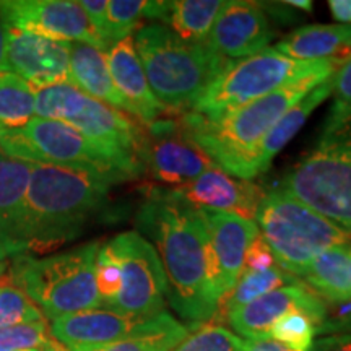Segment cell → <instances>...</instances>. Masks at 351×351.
I'll return each instance as SVG.
<instances>
[{
  "mask_svg": "<svg viewBox=\"0 0 351 351\" xmlns=\"http://www.w3.org/2000/svg\"><path fill=\"white\" fill-rule=\"evenodd\" d=\"M34 117L72 125L95 143L143 166L145 129L127 114L91 98L70 83L36 90Z\"/></svg>",
  "mask_w": 351,
  "mask_h": 351,
  "instance_id": "obj_10",
  "label": "cell"
},
{
  "mask_svg": "<svg viewBox=\"0 0 351 351\" xmlns=\"http://www.w3.org/2000/svg\"><path fill=\"white\" fill-rule=\"evenodd\" d=\"M244 340L221 326H205L189 333L173 351H243Z\"/></svg>",
  "mask_w": 351,
  "mask_h": 351,
  "instance_id": "obj_34",
  "label": "cell"
},
{
  "mask_svg": "<svg viewBox=\"0 0 351 351\" xmlns=\"http://www.w3.org/2000/svg\"><path fill=\"white\" fill-rule=\"evenodd\" d=\"M225 7L221 0H169L148 2L145 20L161 23L187 43H207L218 13Z\"/></svg>",
  "mask_w": 351,
  "mask_h": 351,
  "instance_id": "obj_24",
  "label": "cell"
},
{
  "mask_svg": "<svg viewBox=\"0 0 351 351\" xmlns=\"http://www.w3.org/2000/svg\"><path fill=\"white\" fill-rule=\"evenodd\" d=\"M333 75L335 73L306 78L218 116L184 112L179 122L219 168L231 158L256 147L298 101Z\"/></svg>",
  "mask_w": 351,
  "mask_h": 351,
  "instance_id": "obj_5",
  "label": "cell"
},
{
  "mask_svg": "<svg viewBox=\"0 0 351 351\" xmlns=\"http://www.w3.org/2000/svg\"><path fill=\"white\" fill-rule=\"evenodd\" d=\"M36 90L13 72H0V130L21 129L34 117Z\"/></svg>",
  "mask_w": 351,
  "mask_h": 351,
  "instance_id": "obj_29",
  "label": "cell"
},
{
  "mask_svg": "<svg viewBox=\"0 0 351 351\" xmlns=\"http://www.w3.org/2000/svg\"><path fill=\"white\" fill-rule=\"evenodd\" d=\"M99 245L88 243L47 257H13L8 271L12 285L20 288L49 320L101 307L103 301L96 287Z\"/></svg>",
  "mask_w": 351,
  "mask_h": 351,
  "instance_id": "obj_6",
  "label": "cell"
},
{
  "mask_svg": "<svg viewBox=\"0 0 351 351\" xmlns=\"http://www.w3.org/2000/svg\"><path fill=\"white\" fill-rule=\"evenodd\" d=\"M106 60L117 90L129 101L135 117L145 125L168 114L163 104L153 95L147 75L134 46V38H125L112 44L106 51Z\"/></svg>",
  "mask_w": 351,
  "mask_h": 351,
  "instance_id": "obj_21",
  "label": "cell"
},
{
  "mask_svg": "<svg viewBox=\"0 0 351 351\" xmlns=\"http://www.w3.org/2000/svg\"><path fill=\"white\" fill-rule=\"evenodd\" d=\"M343 62H301L280 54L275 47H267L245 59L231 60L189 112L218 116L306 78L332 75L339 72Z\"/></svg>",
  "mask_w": 351,
  "mask_h": 351,
  "instance_id": "obj_9",
  "label": "cell"
},
{
  "mask_svg": "<svg viewBox=\"0 0 351 351\" xmlns=\"http://www.w3.org/2000/svg\"><path fill=\"white\" fill-rule=\"evenodd\" d=\"M80 5L83 12L86 13L88 20L96 32V34L103 39V43L108 44V0H82Z\"/></svg>",
  "mask_w": 351,
  "mask_h": 351,
  "instance_id": "obj_38",
  "label": "cell"
},
{
  "mask_svg": "<svg viewBox=\"0 0 351 351\" xmlns=\"http://www.w3.org/2000/svg\"><path fill=\"white\" fill-rule=\"evenodd\" d=\"M210 238V275L215 296L221 302L243 274L249 245L261 232L256 221L238 215L199 210Z\"/></svg>",
  "mask_w": 351,
  "mask_h": 351,
  "instance_id": "obj_14",
  "label": "cell"
},
{
  "mask_svg": "<svg viewBox=\"0 0 351 351\" xmlns=\"http://www.w3.org/2000/svg\"><path fill=\"white\" fill-rule=\"evenodd\" d=\"M243 351H293L287 346L278 343L271 339H261V340H244Z\"/></svg>",
  "mask_w": 351,
  "mask_h": 351,
  "instance_id": "obj_42",
  "label": "cell"
},
{
  "mask_svg": "<svg viewBox=\"0 0 351 351\" xmlns=\"http://www.w3.org/2000/svg\"><path fill=\"white\" fill-rule=\"evenodd\" d=\"M0 21L20 32L62 43L90 44L106 52L103 43L83 12L72 0H0Z\"/></svg>",
  "mask_w": 351,
  "mask_h": 351,
  "instance_id": "obj_13",
  "label": "cell"
},
{
  "mask_svg": "<svg viewBox=\"0 0 351 351\" xmlns=\"http://www.w3.org/2000/svg\"><path fill=\"white\" fill-rule=\"evenodd\" d=\"M33 163L0 152V262L19 256V231Z\"/></svg>",
  "mask_w": 351,
  "mask_h": 351,
  "instance_id": "obj_22",
  "label": "cell"
},
{
  "mask_svg": "<svg viewBox=\"0 0 351 351\" xmlns=\"http://www.w3.org/2000/svg\"><path fill=\"white\" fill-rule=\"evenodd\" d=\"M134 46L155 98L168 112H189L210 83L231 60L207 43H187L161 23H147L135 32Z\"/></svg>",
  "mask_w": 351,
  "mask_h": 351,
  "instance_id": "obj_3",
  "label": "cell"
},
{
  "mask_svg": "<svg viewBox=\"0 0 351 351\" xmlns=\"http://www.w3.org/2000/svg\"><path fill=\"white\" fill-rule=\"evenodd\" d=\"M258 232L280 269L300 276L327 249L351 244V232L282 189L265 192L256 215Z\"/></svg>",
  "mask_w": 351,
  "mask_h": 351,
  "instance_id": "obj_8",
  "label": "cell"
},
{
  "mask_svg": "<svg viewBox=\"0 0 351 351\" xmlns=\"http://www.w3.org/2000/svg\"><path fill=\"white\" fill-rule=\"evenodd\" d=\"M147 0H109L108 2V44L130 38L145 19Z\"/></svg>",
  "mask_w": 351,
  "mask_h": 351,
  "instance_id": "obj_31",
  "label": "cell"
},
{
  "mask_svg": "<svg viewBox=\"0 0 351 351\" xmlns=\"http://www.w3.org/2000/svg\"><path fill=\"white\" fill-rule=\"evenodd\" d=\"M3 271H5V263H3V262H0V275H2Z\"/></svg>",
  "mask_w": 351,
  "mask_h": 351,
  "instance_id": "obj_46",
  "label": "cell"
},
{
  "mask_svg": "<svg viewBox=\"0 0 351 351\" xmlns=\"http://www.w3.org/2000/svg\"><path fill=\"white\" fill-rule=\"evenodd\" d=\"M333 104L328 114H337L351 108V57L345 60L333 78Z\"/></svg>",
  "mask_w": 351,
  "mask_h": 351,
  "instance_id": "obj_36",
  "label": "cell"
},
{
  "mask_svg": "<svg viewBox=\"0 0 351 351\" xmlns=\"http://www.w3.org/2000/svg\"><path fill=\"white\" fill-rule=\"evenodd\" d=\"M309 351H351V332L324 335L314 341Z\"/></svg>",
  "mask_w": 351,
  "mask_h": 351,
  "instance_id": "obj_40",
  "label": "cell"
},
{
  "mask_svg": "<svg viewBox=\"0 0 351 351\" xmlns=\"http://www.w3.org/2000/svg\"><path fill=\"white\" fill-rule=\"evenodd\" d=\"M137 232L160 257L166 300L197 330L217 317L219 301L210 275V238L200 212L174 189H153L135 217Z\"/></svg>",
  "mask_w": 351,
  "mask_h": 351,
  "instance_id": "obj_1",
  "label": "cell"
},
{
  "mask_svg": "<svg viewBox=\"0 0 351 351\" xmlns=\"http://www.w3.org/2000/svg\"><path fill=\"white\" fill-rule=\"evenodd\" d=\"M191 328L165 313L150 317L137 332L93 351H173Z\"/></svg>",
  "mask_w": 351,
  "mask_h": 351,
  "instance_id": "obj_27",
  "label": "cell"
},
{
  "mask_svg": "<svg viewBox=\"0 0 351 351\" xmlns=\"http://www.w3.org/2000/svg\"><path fill=\"white\" fill-rule=\"evenodd\" d=\"M300 282L326 304L351 302V244L335 245L315 257Z\"/></svg>",
  "mask_w": 351,
  "mask_h": 351,
  "instance_id": "obj_26",
  "label": "cell"
},
{
  "mask_svg": "<svg viewBox=\"0 0 351 351\" xmlns=\"http://www.w3.org/2000/svg\"><path fill=\"white\" fill-rule=\"evenodd\" d=\"M278 265L275 261V256L271 254L269 244L263 241L261 234L252 241L249 245L247 252H245L244 258V269L243 270H252V271H263L274 269Z\"/></svg>",
  "mask_w": 351,
  "mask_h": 351,
  "instance_id": "obj_37",
  "label": "cell"
},
{
  "mask_svg": "<svg viewBox=\"0 0 351 351\" xmlns=\"http://www.w3.org/2000/svg\"><path fill=\"white\" fill-rule=\"evenodd\" d=\"M346 306L340 311L335 317H327L326 322L319 327L317 333H324V335H328V333H348L351 332V302H346Z\"/></svg>",
  "mask_w": 351,
  "mask_h": 351,
  "instance_id": "obj_39",
  "label": "cell"
},
{
  "mask_svg": "<svg viewBox=\"0 0 351 351\" xmlns=\"http://www.w3.org/2000/svg\"><path fill=\"white\" fill-rule=\"evenodd\" d=\"M148 319L130 317L108 307L51 320V333L65 351H93L132 335Z\"/></svg>",
  "mask_w": 351,
  "mask_h": 351,
  "instance_id": "obj_20",
  "label": "cell"
},
{
  "mask_svg": "<svg viewBox=\"0 0 351 351\" xmlns=\"http://www.w3.org/2000/svg\"><path fill=\"white\" fill-rule=\"evenodd\" d=\"M276 51L301 62L351 57V25H307L276 43Z\"/></svg>",
  "mask_w": 351,
  "mask_h": 351,
  "instance_id": "obj_25",
  "label": "cell"
},
{
  "mask_svg": "<svg viewBox=\"0 0 351 351\" xmlns=\"http://www.w3.org/2000/svg\"><path fill=\"white\" fill-rule=\"evenodd\" d=\"M291 311L306 313L317 324V330L328 317L326 302L300 282L267 293L258 300L231 311L226 314V320L238 337L241 335L244 340H261L269 339L270 328L276 320Z\"/></svg>",
  "mask_w": 351,
  "mask_h": 351,
  "instance_id": "obj_15",
  "label": "cell"
},
{
  "mask_svg": "<svg viewBox=\"0 0 351 351\" xmlns=\"http://www.w3.org/2000/svg\"><path fill=\"white\" fill-rule=\"evenodd\" d=\"M317 335V324L302 311H291L275 322L269 339L293 351H309Z\"/></svg>",
  "mask_w": 351,
  "mask_h": 351,
  "instance_id": "obj_30",
  "label": "cell"
},
{
  "mask_svg": "<svg viewBox=\"0 0 351 351\" xmlns=\"http://www.w3.org/2000/svg\"><path fill=\"white\" fill-rule=\"evenodd\" d=\"M142 163L156 182L181 187L217 166L186 134L179 119H158L147 125Z\"/></svg>",
  "mask_w": 351,
  "mask_h": 351,
  "instance_id": "obj_12",
  "label": "cell"
},
{
  "mask_svg": "<svg viewBox=\"0 0 351 351\" xmlns=\"http://www.w3.org/2000/svg\"><path fill=\"white\" fill-rule=\"evenodd\" d=\"M282 3L288 7L300 8V10H304V12H313V2H311V0H285Z\"/></svg>",
  "mask_w": 351,
  "mask_h": 351,
  "instance_id": "obj_44",
  "label": "cell"
},
{
  "mask_svg": "<svg viewBox=\"0 0 351 351\" xmlns=\"http://www.w3.org/2000/svg\"><path fill=\"white\" fill-rule=\"evenodd\" d=\"M119 182L93 171L33 165L19 231V256L47 252L77 239Z\"/></svg>",
  "mask_w": 351,
  "mask_h": 351,
  "instance_id": "obj_2",
  "label": "cell"
},
{
  "mask_svg": "<svg viewBox=\"0 0 351 351\" xmlns=\"http://www.w3.org/2000/svg\"><path fill=\"white\" fill-rule=\"evenodd\" d=\"M69 83L91 98L135 117L129 101L122 96L112 80L106 52L96 49L90 44H70Z\"/></svg>",
  "mask_w": 351,
  "mask_h": 351,
  "instance_id": "obj_23",
  "label": "cell"
},
{
  "mask_svg": "<svg viewBox=\"0 0 351 351\" xmlns=\"http://www.w3.org/2000/svg\"><path fill=\"white\" fill-rule=\"evenodd\" d=\"M328 8L340 25H351V0H330Z\"/></svg>",
  "mask_w": 351,
  "mask_h": 351,
  "instance_id": "obj_41",
  "label": "cell"
},
{
  "mask_svg": "<svg viewBox=\"0 0 351 351\" xmlns=\"http://www.w3.org/2000/svg\"><path fill=\"white\" fill-rule=\"evenodd\" d=\"M296 283H300V280L283 269H280L278 265L263 271L243 270V274H241L231 291L219 302L217 315H226L231 311H236L239 307L249 304V302L258 300L267 293Z\"/></svg>",
  "mask_w": 351,
  "mask_h": 351,
  "instance_id": "obj_28",
  "label": "cell"
},
{
  "mask_svg": "<svg viewBox=\"0 0 351 351\" xmlns=\"http://www.w3.org/2000/svg\"><path fill=\"white\" fill-rule=\"evenodd\" d=\"M0 348L2 350H52L62 348L54 340L46 319L39 322L21 324L0 328Z\"/></svg>",
  "mask_w": 351,
  "mask_h": 351,
  "instance_id": "obj_32",
  "label": "cell"
},
{
  "mask_svg": "<svg viewBox=\"0 0 351 351\" xmlns=\"http://www.w3.org/2000/svg\"><path fill=\"white\" fill-rule=\"evenodd\" d=\"M0 152L33 165L93 171L121 182L145 174L138 161L101 147L72 125L41 117H33L21 129L0 130Z\"/></svg>",
  "mask_w": 351,
  "mask_h": 351,
  "instance_id": "obj_7",
  "label": "cell"
},
{
  "mask_svg": "<svg viewBox=\"0 0 351 351\" xmlns=\"http://www.w3.org/2000/svg\"><path fill=\"white\" fill-rule=\"evenodd\" d=\"M44 320L39 307L15 285H0V328Z\"/></svg>",
  "mask_w": 351,
  "mask_h": 351,
  "instance_id": "obj_33",
  "label": "cell"
},
{
  "mask_svg": "<svg viewBox=\"0 0 351 351\" xmlns=\"http://www.w3.org/2000/svg\"><path fill=\"white\" fill-rule=\"evenodd\" d=\"M274 38L263 3L230 0L210 29L207 46L228 60H241L267 49Z\"/></svg>",
  "mask_w": 351,
  "mask_h": 351,
  "instance_id": "obj_16",
  "label": "cell"
},
{
  "mask_svg": "<svg viewBox=\"0 0 351 351\" xmlns=\"http://www.w3.org/2000/svg\"><path fill=\"white\" fill-rule=\"evenodd\" d=\"M121 267L116 257L109 251L106 243L99 245L98 256H96V287L103 306H109L116 300L121 291Z\"/></svg>",
  "mask_w": 351,
  "mask_h": 351,
  "instance_id": "obj_35",
  "label": "cell"
},
{
  "mask_svg": "<svg viewBox=\"0 0 351 351\" xmlns=\"http://www.w3.org/2000/svg\"><path fill=\"white\" fill-rule=\"evenodd\" d=\"M0 351H46V350H2L0 348Z\"/></svg>",
  "mask_w": 351,
  "mask_h": 351,
  "instance_id": "obj_45",
  "label": "cell"
},
{
  "mask_svg": "<svg viewBox=\"0 0 351 351\" xmlns=\"http://www.w3.org/2000/svg\"><path fill=\"white\" fill-rule=\"evenodd\" d=\"M333 78H335V75L324 83H320L319 86H315L313 91H309L301 101H298L295 106L289 109L282 119L276 122L274 129L256 147L243 153V155L231 158V160H228L219 168L226 171V173L236 176V178L245 179V181L263 173L270 166L271 160L302 129V125L306 124V121L309 119L313 111H315V108H319L332 95Z\"/></svg>",
  "mask_w": 351,
  "mask_h": 351,
  "instance_id": "obj_18",
  "label": "cell"
},
{
  "mask_svg": "<svg viewBox=\"0 0 351 351\" xmlns=\"http://www.w3.org/2000/svg\"><path fill=\"white\" fill-rule=\"evenodd\" d=\"M0 72H10L7 65V28L0 21Z\"/></svg>",
  "mask_w": 351,
  "mask_h": 351,
  "instance_id": "obj_43",
  "label": "cell"
},
{
  "mask_svg": "<svg viewBox=\"0 0 351 351\" xmlns=\"http://www.w3.org/2000/svg\"><path fill=\"white\" fill-rule=\"evenodd\" d=\"M7 28V65L34 90L69 83L70 44Z\"/></svg>",
  "mask_w": 351,
  "mask_h": 351,
  "instance_id": "obj_17",
  "label": "cell"
},
{
  "mask_svg": "<svg viewBox=\"0 0 351 351\" xmlns=\"http://www.w3.org/2000/svg\"><path fill=\"white\" fill-rule=\"evenodd\" d=\"M174 191L197 210L232 213L251 221L256 219L258 205L265 195L261 186L236 178L218 166Z\"/></svg>",
  "mask_w": 351,
  "mask_h": 351,
  "instance_id": "obj_19",
  "label": "cell"
},
{
  "mask_svg": "<svg viewBox=\"0 0 351 351\" xmlns=\"http://www.w3.org/2000/svg\"><path fill=\"white\" fill-rule=\"evenodd\" d=\"M46 351H65L64 348H52V350H46Z\"/></svg>",
  "mask_w": 351,
  "mask_h": 351,
  "instance_id": "obj_47",
  "label": "cell"
},
{
  "mask_svg": "<svg viewBox=\"0 0 351 351\" xmlns=\"http://www.w3.org/2000/svg\"><path fill=\"white\" fill-rule=\"evenodd\" d=\"M106 245L121 267V291L108 309L150 319L165 313L166 276L155 247L137 231H124Z\"/></svg>",
  "mask_w": 351,
  "mask_h": 351,
  "instance_id": "obj_11",
  "label": "cell"
},
{
  "mask_svg": "<svg viewBox=\"0 0 351 351\" xmlns=\"http://www.w3.org/2000/svg\"><path fill=\"white\" fill-rule=\"evenodd\" d=\"M280 189L351 232V108L328 114L313 152L288 171Z\"/></svg>",
  "mask_w": 351,
  "mask_h": 351,
  "instance_id": "obj_4",
  "label": "cell"
}]
</instances>
